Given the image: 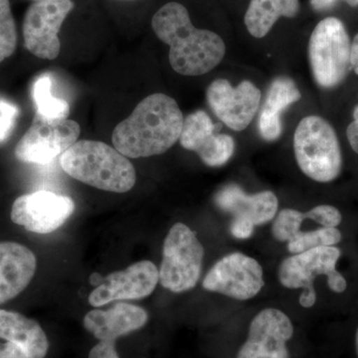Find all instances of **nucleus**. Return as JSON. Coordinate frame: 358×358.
I'll use <instances>...</instances> for the list:
<instances>
[{
    "label": "nucleus",
    "instance_id": "393cba45",
    "mask_svg": "<svg viewBox=\"0 0 358 358\" xmlns=\"http://www.w3.org/2000/svg\"><path fill=\"white\" fill-rule=\"evenodd\" d=\"M17 44L15 21L9 0H0V63L10 57Z\"/></svg>",
    "mask_w": 358,
    "mask_h": 358
},
{
    "label": "nucleus",
    "instance_id": "72a5a7b5",
    "mask_svg": "<svg viewBox=\"0 0 358 358\" xmlns=\"http://www.w3.org/2000/svg\"><path fill=\"white\" fill-rule=\"evenodd\" d=\"M90 284L94 287H99L101 284H102L103 277L99 274V273H93L91 275H90Z\"/></svg>",
    "mask_w": 358,
    "mask_h": 358
},
{
    "label": "nucleus",
    "instance_id": "4be33fe9",
    "mask_svg": "<svg viewBox=\"0 0 358 358\" xmlns=\"http://www.w3.org/2000/svg\"><path fill=\"white\" fill-rule=\"evenodd\" d=\"M215 131L216 127L211 117L204 110H196L188 115L183 121L182 131L179 138L181 147L196 152Z\"/></svg>",
    "mask_w": 358,
    "mask_h": 358
},
{
    "label": "nucleus",
    "instance_id": "0eeeda50",
    "mask_svg": "<svg viewBox=\"0 0 358 358\" xmlns=\"http://www.w3.org/2000/svg\"><path fill=\"white\" fill-rule=\"evenodd\" d=\"M204 248L187 225L174 224L164 240L159 282L173 293L196 287L203 265Z\"/></svg>",
    "mask_w": 358,
    "mask_h": 358
},
{
    "label": "nucleus",
    "instance_id": "6e6552de",
    "mask_svg": "<svg viewBox=\"0 0 358 358\" xmlns=\"http://www.w3.org/2000/svg\"><path fill=\"white\" fill-rule=\"evenodd\" d=\"M80 133L79 124L72 120L49 119L36 113L31 126L16 145V157L29 164H50L76 143Z\"/></svg>",
    "mask_w": 358,
    "mask_h": 358
},
{
    "label": "nucleus",
    "instance_id": "5701e85b",
    "mask_svg": "<svg viewBox=\"0 0 358 358\" xmlns=\"http://www.w3.org/2000/svg\"><path fill=\"white\" fill-rule=\"evenodd\" d=\"M343 240V235L338 228L322 227L319 229L296 233L288 241L289 253L300 254L317 247L336 246Z\"/></svg>",
    "mask_w": 358,
    "mask_h": 358
},
{
    "label": "nucleus",
    "instance_id": "c9c22d12",
    "mask_svg": "<svg viewBox=\"0 0 358 358\" xmlns=\"http://www.w3.org/2000/svg\"><path fill=\"white\" fill-rule=\"evenodd\" d=\"M33 1H38V0H33Z\"/></svg>",
    "mask_w": 358,
    "mask_h": 358
},
{
    "label": "nucleus",
    "instance_id": "2eb2a0df",
    "mask_svg": "<svg viewBox=\"0 0 358 358\" xmlns=\"http://www.w3.org/2000/svg\"><path fill=\"white\" fill-rule=\"evenodd\" d=\"M159 282V271L150 261H140L122 271L103 277L102 284L89 296L92 307L113 301L141 300L154 293Z\"/></svg>",
    "mask_w": 358,
    "mask_h": 358
},
{
    "label": "nucleus",
    "instance_id": "4468645a",
    "mask_svg": "<svg viewBox=\"0 0 358 358\" xmlns=\"http://www.w3.org/2000/svg\"><path fill=\"white\" fill-rule=\"evenodd\" d=\"M293 334L294 326L286 313L265 308L250 324L248 338L237 358H289L287 343Z\"/></svg>",
    "mask_w": 358,
    "mask_h": 358
},
{
    "label": "nucleus",
    "instance_id": "dca6fc26",
    "mask_svg": "<svg viewBox=\"0 0 358 358\" xmlns=\"http://www.w3.org/2000/svg\"><path fill=\"white\" fill-rule=\"evenodd\" d=\"M36 268L37 259L31 250L16 242H0V305L27 288Z\"/></svg>",
    "mask_w": 358,
    "mask_h": 358
},
{
    "label": "nucleus",
    "instance_id": "bb28decb",
    "mask_svg": "<svg viewBox=\"0 0 358 358\" xmlns=\"http://www.w3.org/2000/svg\"><path fill=\"white\" fill-rule=\"evenodd\" d=\"M306 219L320 224L322 227L336 228L343 221V215L336 207L331 205H319L312 210L305 212Z\"/></svg>",
    "mask_w": 358,
    "mask_h": 358
},
{
    "label": "nucleus",
    "instance_id": "aec40b11",
    "mask_svg": "<svg viewBox=\"0 0 358 358\" xmlns=\"http://www.w3.org/2000/svg\"><path fill=\"white\" fill-rule=\"evenodd\" d=\"M300 8V0H250L245 26L252 36L263 38L280 18L296 17Z\"/></svg>",
    "mask_w": 358,
    "mask_h": 358
},
{
    "label": "nucleus",
    "instance_id": "f3484780",
    "mask_svg": "<svg viewBox=\"0 0 358 358\" xmlns=\"http://www.w3.org/2000/svg\"><path fill=\"white\" fill-rule=\"evenodd\" d=\"M215 203L221 210L232 214L233 217L249 219L255 226H262L275 217L279 201L275 193L262 192L247 194L239 185L230 183L215 195Z\"/></svg>",
    "mask_w": 358,
    "mask_h": 358
},
{
    "label": "nucleus",
    "instance_id": "f257e3e1",
    "mask_svg": "<svg viewBox=\"0 0 358 358\" xmlns=\"http://www.w3.org/2000/svg\"><path fill=\"white\" fill-rule=\"evenodd\" d=\"M152 27L160 41L171 47L169 63L183 76H201L223 60V39L210 30L192 24L187 9L178 2L160 7L152 20Z\"/></svg>",
    "mask_w": 358,
    "mask_h": 358
},
{
    "label": "nucleus",
    "instance_id": "6ab92c4d",
    "mask_svg": "<svg viewBox=\"0 0 358 358\" xmlns=\"http://www.w3.org/2000/svg\"><path fill=\"white\" fill-rule=\"evenodd\" d=\"M301 99L300 90L296 88L293 80L287 77L275 78L268 87L259 117V131L264 140L274 141L281 136L282 113Z\"/></svg>",
    "mask_w": 358,
    "mask_h": 358
},
{
    "label": "nucleus",
    "instance_id": "1a4fd4ad",
    "mask_svg": "<svg viewBox=\"0 0 358 358\" xmlns=\"http://www.w3.org/2000/svg\"><path fill=\"white\" fill-rule=\"evenodd\" d=\"M73 8L72 0H38L28 7L22 26L26 49L40 59L57 58L59 31Z\"/></svg>",
    "mask_w": 358,
    "mask_h": 358
},
{
    "label": "nucleus",
    "instance_id": "c756f323",
    "mask_svg": "<svg viewBox=\"0 0 358 358\" xmlns=\"http://www.w3.org/2000/svg\"><path fill=\"white\" fill-rule=\"evenodd\" d=\"M352 115L353 121L350 122L346 129V136H348L350 147L358 155V105L355 106Z\"/></svg>",
    "mask_w": 358,
    "mask_h": 358
},
{
    "label": "nucleus",
    "instance_id": "7c9ffc66",
    "mask_svg": "<svg viewBox=\"0 0 358 358\" xmlns=\"http://www.w3.org/2000/svg\"><path fill=\"white\" fill-rule=\"evenodd\" d=\"M0 358H28L20 346L14 343H0Z\"/></svg>",
    "mask_w": 358,
    "mask_h": 358
},
{
    "label": "nucleus",
    "instance_id": "ddd939ff",
    "mask_svg": "<svg viewBox=\"0 0 358 358\" xmlns=\"http://www.w3.org/2000/svg\"><path fill=\"white\" fill-rule=\"evenodd\" d=\"M206 96L214 114L235 131L248 128L262 98L260 90L252 82L245 80L237 87H233L226 79L212 82Z\"/></svg>",
    "mask_w": 358,
    "mask_h": 358
},
{
    "label": "nucleus",
    "instance_id": "f704fd0d",
    "mask_svg": "<svg viewBox=\"0 0 358 358\" xmlns=\"http://www.w3.org/2000/svg\"><path fill=\"white\" fill-rule=\"evenodd\" d=\"M355 350H357V355L358 357V329L357 331V334H355Z\"/></svg>",
    "mask_w": 358,
    "mask_h": 358
},
{
    "label": "nucleus",
    "instance_id": "c85d7f7f",
    "mask_svg": "<svg viewBox=\"0 0 358 358\" xmlns=\"http://www.w3.org/2000/svg\"><path fill=\"white\" fill-rule=\"evenodd\" d=\"M256 226L249 219L244 217H233L231 223V234L236 239H249L253 235Z\"/></svg>",
    "mask_w": 358,
    "mask_h": 358
},
{
    "label": "nucleus",
    "instance_id": "20e7f679",
    "mask_svg": "<svg viewBox=\"0 0 358 358\" xmlns=\"http://www.w3.org/2000/svg\"><path fill=\"white\" fill-rule=\"evenodd\" d=\"M294 150L301 171L317 182H331L341 173L343 155L338 136L319 115L301 120L294 131Z\"/></svg>",
    "mask_w": 358,
    "mask_h": 358
},
{
    "label": "nucleus",
    "instance_id": "f8f14e48",
    "mask_svg": "<svg viewBox=\"0 0 358 358\" xmlns=\"http://www.w3.org/2000/svg\"><path fill=\"white\" fill-rule=\"evenodd\" d=\"M75 210L72 199L56 193L39 190L18 197L11 208L13 223L29 232L49 234L59 229Z\"/></svg>",
    "mask_w": 358,
    "mask_h": 358
},
{
    "label": "nucleus",
    "instance_id": "423d86ee",
    "mask_svg": "<svg viewBox=\"0 0 358 358\" xmlns=\"http://www.w3.org/2000/svg\"><path fill=\"white\" fill-rule=\"evenodd\" d=\"M341 256L338 247L324 246L289 257L280 265L279 281L287 289H303L300 305L312 308L317 303L313 282L317 275H327V286L334 293H343L348 288L345 278L336 270Z\"/></svg>",
    "mask_w": 358,
    "mask_h": 358
},
{
    "label": "nucleus",
    "instance_id": "cd10ccee",
    "mask_svg": "<svg viewBox=\"0 0 358 358\" xmlns=\"http://www.w3.org/2000/svg\"><path fill=\"white\" fill-rule=\"evenodd\" d=\"M20 110L9 101L0 98V143H4L13 134Z\"/></svg>",
    "mask_w": 358,
    "mask_h": 358
},
{
    "label": "nucleus",
    "instance_id": "412c9836",
    "mask_svg": "<svg viewBox=\"0 0 358 358\" xmlns=\"http://www.w3.org/2000/svg\"><path fill=\"white\" fill-rule=\"evenodd\" d=\"M32 96L39 115L49 119H67L70 114L69 103L52 94V79L44 74L33 84Z\"/></svg>",
    "mask_w": 358,
    "mask_h": 358
},
{
    "label": "nucleus",
    "instance_id": "473e14b6",
    "mask_svg": "<svg viewBox=\"0 0 358 358\" xmlns=\"http://www.w3.org/2000/svg\"><path fill=\"white\" fill-rule=\"evenodd\" d=\"M352 69L358 75V33L352 42Z\"/></svg>",
    "mask_w": 358,
    "mask_h": 358
},
{
    "label": "nucleus",
    "instance_id": "9d476101",
    "mask_svg": "<svg viewBox=\"0 0 358 358\" xmlns=\"http://www.w3.org/2000/svg\"><path fill=\"white\" fill-rule=\"evenodd\" d=\"M148 320L147 310L131 303L91 310L85 315L84 327L99 343L92 348L89 358H120L115 348L117 339L143 329Z\"/></svg>",
    "mask_w": 358,
    "mask_h": 358
},
{
    "label": "nucleus",
    "instance_id": "2f4dec72",
    "mask_svg": "<svg viewBox=\"0 0 358 358\" xmlns=\"http://www.w3.org/2000/svg\"><path fill=\"white\" fill-rule=\"evenodd\" d=\"M336 1L338 0H310V4L313 10L324 11L331 8ZM345 1L348 6L352 7L358 6V0H345Z\"/></svg>",
    "mask_w": 358,
    "mask_h": 358
},
{
    "label": "nucleus",
    "instance_id": "9b49d317",
    "mask_svg": "<svg viewBox=\"0 0 358 358\" xmlns=\"http://www.w3.org/2000/svg\"><path fill=\"white\" fill-rule=\"evenodd\" d=\"M262 266L243 253L228 254L218 261L205 275L202 287L237 301L254 298L263 289Z\"/></svg>",
    "mask_w": 358,
    "mask_h": 358
},
{
    "label": "nucleus",
    "instance_id": "39448f33",
    "mask_svg": "<svg viewBox=\"0 0 358 358\" xmlns=\"http://www.w3.org/2000/svg\"><path fill=\"white\" fill-rule=\"evenodd\" d=\"M352 42L343 21L327 17L320 21L308 42V59L320 87L336 88L352 71Z\"/></svg>",
    "mask_w": 358,
    "mask_h": 358
},
{
    "label": "nucleus",
    "instance_id": "f03ea898",
    "mask_svg": "<svg viewBox=\"0 0 358 358\" xmlns=\"http://www.w3.org/2000/svg\"><path fill=\"white\" fill-rule=\"evenodd\" d=\"M183 121L176 100L166 94H152L115 127L113 145L128 159L164 154L180 138Z\"/></svg>",
    "mask_w": 358,
    "mask_h": 358
},
{
    "label": "nucleus",
    "instance_id": "a878e982",
    "mask_svg": "<svg viewBox=\"0 0 358 358\" xmlns=\"http://www.w3.org/2000/svg\"><path fill=\"white\" fill-rule=\"evenodd\" d=\"M306 220L305 213L294 209H282L275 215L272 226V234L279 242H288L300 232L301 226Z\"/></svg>",
    "mask_w": 358,
    "mask_h": 358
},
{
    "label": "nucleus",
    "instance_id": "7ed1b4c3",
    "mask_svg": "<svg viewBox=\"0 0 358 358\" xmlns=\"http://www.w3.org/2000/svg\"><path fill=\"white\" fill-rule=\"evenodd\" d=\"M60 164L71 178L105 192H128L136 185L133 164L102 141H77L61 155Z\"/></svg>",
    "mask_w": 358,
    "mask_h": 358
},
{
    "label": "nucleus",
    "instance_id": "b1692460",
    "mask_svg": "<svg viewBox=\"0 0 358 358\" xmlns=\"http://www.w3.org/2000/svg\"><path fill=\"white\" fill-rule=\"evenodd\" d=\"M235 150V143L228 134L214 133L204 141L196 154L206 166H222L229 162Z\"/></svg>",
    "mask_w": 358,
    "mask_h": 358
},
{
    "label": "nucleus",
    "instance_id": "a211bd4d",
    "mask_svg": "<svg viewBox=\"0 0 358 358\" xmlns=\"http://www.w3.org/2000/svg\"><path fill=\"white\" fill-rule=\"evenodd\" d=\"M0 338L20 346L28 358H45L49 350L46 334L36 320L20 313L0 310Z\"/></svg>",
    "mask_w": 358,
    "mask_h": 358
}]
</instances>
